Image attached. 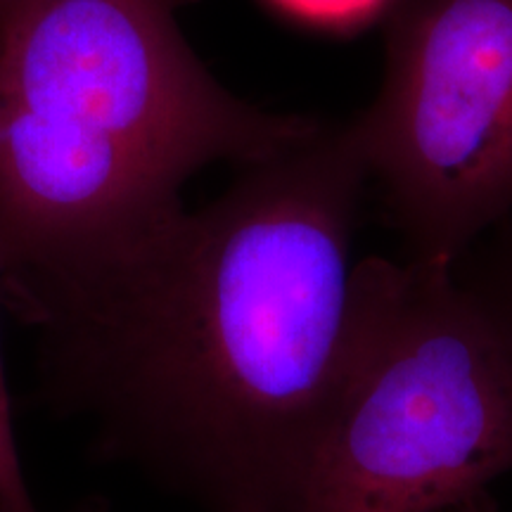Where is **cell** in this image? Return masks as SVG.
<instances>
[{
	"label": "cell",
	"mask_w": 512,
	"mask_h": 512,
	"mask_svg": "<svg viewBox=\"0 0 512 512\" xmlns=\"http://www.w3.org/2000/svg\"><path fill=\"white\" fill-rule=\"evenodd\" d=\"M453 512H498V510H496V503L491 501V496H482V498H477V501L467 503V505H463V508H458Z\"/></svg>",
	"instance_id": "cell-8"
},
{
	"label": "cell",
	"mask_w": 512,
	"mask_h": 512,
	"mask_svg": "<svg viewBox=\"0 0 512 512\" xmlns=\"http://www.w3.org/2000/svg\"><path fill=\"white\" fill-rule=\"evenodd\" d=\"M72 512H110L105 501H98V498H91V501H83L76 505Z\"/></svg>",
	"instance_id": "cell-10"
},
{
	"label": "cell",
	"mask_w": 512,
	"mask_h": 512,
	"mask_svg": "<svg viewBox=\"0 0 512 512\" xmlns=\"http://www.w3.org/2000/svg\"><path fill=\"white\" fill-rule=\"evenodd\" d=\"M283 15L328 31H354L392 8L394 0H268Z\"/></svg>",
	"instance_id": "cell-6"
},
{
	"label": "cell",
	"mask_w": 512,
	"mask_h": 512,
	"mask_svg": "<svg viewBox=\"0 0 512 512\" xmlns=\"http://www.w3.org/2000/svg\"><path fill=\"white\" fill-rule=\"evenodd\" d=\"M387 67L351 119L408 259L458 264L512 211V0H394Z\"/></svg>",
	"instance_id": "cell-4"
},
{
	"label": "cell",
	"mask_w": 512,
	"mask_h": 512,
	"mask_svg": "<svg viewBox=\"0 0 512 512\" xmlns=\"http://www.w3.org/2000/svg\"><path fill=\"white\" fill-rule=\"evenodd\" d=\"M486 292L496 311L501 313L505 328L512 335V242L501 247L494 259L486 261L477 271H465Z\"/></svg>",
	"instance_id": "cell-7"
},
{
	"label": "cell",
	"mask_w": 512,
	"mask_h": 512,
	"mask_svg": "<svg viewBox=\"0 0 512 512\" xmlns=\"http://www.w3.org/2000/svg\"><path fill=\"white\" fill-rule=\"evenodd\" d=\"M370 178L354 121L74 271L8 280L53 411L202 512H294L335 403Z\"/></svg>",
	"instance_id": "cell-1"
},
{
	"label": "cell",
	"mask_w": 512,
	"mask_h": 512,
	"mask_svg": "<svg viewBox=\"0 0 512 512\" xmlns=\"http://www.w3.org/2000/svg\"><path fill=\"white\" fill-rule=\"evenodd\" d=\"M512 472V335L458 264L351 275L335 403L294 512H453Z\"/></svg>",
	"instance_id": "cell-3"
},
{
	"label": "cell",
	"mask_w": 512,
	"mask_h": 512,
	"mask_svg": "<svg viewBox=\"0 0 512 512\" xmlns=\"http://www.w3.org/2000/svg\"><path fill=\"white\" fill-rule=\"evenodd\" d=\"M29 0H0V27H3L8 19L15 15L17 10H22Z\"/></svg>",
	"instance_id": "cell-9"
},
{
	"label": "cell",
	"mask_w": 512,
	"mask_h": 512,
	"mask_svg": "<svg viewBox=\"0 0 512 512\" xmlns=\"http://www.w3.org/2000/svg\"><path fill=\"white\" fill-rule=\"evenodd\" d=\"M174 5L29 0L0 27V283L117 252L181 209L204 166L264 162L320 131L228 93Z\"/></svg>",
	"instance_id": "cell-2"
},
{
	"label": "cell",
	"mask_w": 512,
	"mask_h": 512,
	"mask_svg": "<svg viewBox=\"0 0 512 512\" xmlns=\"http://www.w3.org/2000/svg\"><path fill=\"white\" fill-rule=\"evenodd\" d=\"M0 280H3V261H0ZM0 512H38L17 444L3 351H0Z\"/></svg>",
	"instance_id": "cell-5"
}]
</instances>
